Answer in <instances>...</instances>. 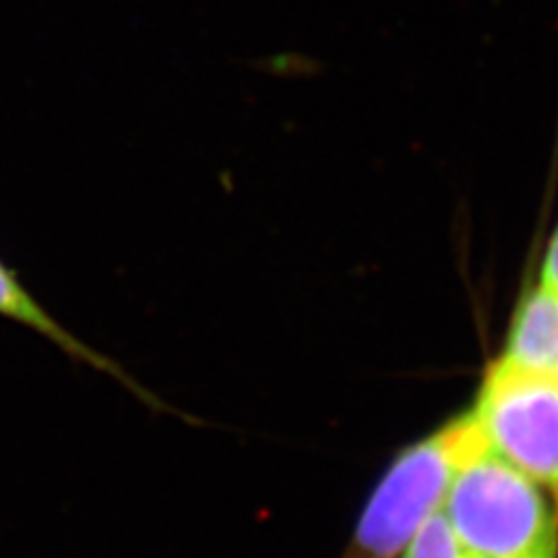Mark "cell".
<instances>
[{
    "label": "cell",
    "instance_id": "cell-1",
    "mask_svg": "<svg viewBox=\"0 0 558 558\" xmlns=\"http://www.w3.org/2000/svg\"><path fill=\"white\" fill-rule=\"evenodd\" d=\"M440 512L465 558H537L558 547V508L480 438L453 468Z\"/></svg>",
    "mask_w": 558,
    "mask_h": 558
},
{
    "label": "cell",
    "instance_id": "cell-2",
    "mask_svg": "<svg viewBox=\"0 0 558 558\" xmlns=\"http://www.w3.org/2000/svg\"><path fill=\"white\" fill-rule=\"evenodd\" d=\"M477 438L473 414L461 412L400 449L377 480L340 558H400L442 508L453 468Z\"/></svg>",
    "mask_w": 558,
    "mask_h": 558
},
{
    "label": "cell",
    "instance_id": "cell-3",
    "mask_svg": "<svg viewBox=\"0 0 558 558\" xmlns=\"http://www.w3.org/2000/svg\"><path fill=\"white\" fill-rule=\"evenodd\" d=\"M470 414L484 445L545 488L558 508V384L496 359Z\"/></svg>",
    "mask_w": 558,
    "mask_h": 558
},
{
    "label": "cell",
    "instance_id": "cell-4",
    "mask_svg": "<svg viewBox=\"0 0 558 558\" xmlns=\"http://www.w3.org/2000/svg\"><path fill=\"white\" fill-rule=\"evenodd\" d=\"M498 361L558 384V289L537 279L521 293Z\"/></svg>",
    "mask_w": 558,
    "mask_h": 558
},
{
    "label": "cell",
    "instance_id": "cell-5",
    "mask_svg": "<svg viewBox=\"0 0 558 558\" xmlns=\"http://www.w3.org/2000/svg\"><path fill=\"white\" fill-rule=\"evenodd\" d=\"M0 314L8 319L20 322L33 330H38V333H43L45 338L54 340L59 347H63L68 354L80 356V359L96 363V365H105V368H108V363L98 359L96 354H92L84 344H80L75 336H70L68 330L61 328L59 322L51 317L47 310L40 307V303L35 301L33 295L22 287L16 275L5 268L3 260H0Z\"/></svg>",
    "mask_w": 558,
    "mask_h": 558
},
{
    "label": "cell",
    "instance_id": "cell-6",
    "mask_svg": "<svg viewBox=\"0 0 558 558\" xmlns=\"http://www.w3.org/2000/svg\"><path fill=\"white\" fill-rule=\"evenodd\" d=\"M400 558H465V554L453 537L445 514L438 510L416 531Z\"/></svg>",
    "mask_w": 558,
    "mask_h": 558
},
{
    "label": "cell",
    "instance_id": "cell-7",
    "mask_svg": "<svg viewBox=\"0 0 558 558\" xmlns=\"http://www.w3.org/2000/svg\"><path fill=\"white\" fill-rule=\"evenodd\" d=\"M537 558H558V547H554V549H549L545 554H539Z\"/></svg>",
    "mask_w": 558,
    "mask_h": 558
}]
</instances>
